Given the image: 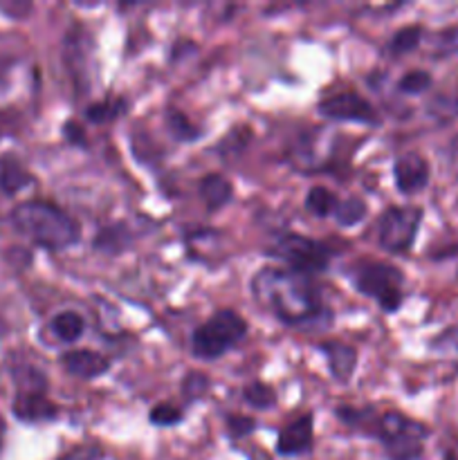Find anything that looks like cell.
Here are the masks:
<instances>
[{
	"label": "cell",
	"mask_w": 458,
	"mask_h": 460,
	"mask_svg": "<svg viewBox=\"0 0 458 460\" xmlns=\"http://www.w3.org/2000/svg\"><path fill=\"white\" fill-rule=\"evenodd\" d=\"M250 288L260 308L287 328H319L330 319L321 290L310 274L290 268H260L251 277Z\"/></svg>",
	"instance_id": "obj_1"
},
{
	"label": "cell",
	"mask_w": 458,
	"mask_h": 460,
	"mask_svg": "<svg viewBox=\"0 0 458 460\" xmlns=\"http://www.w3.org/2000/svg\"><path fill=\"white\" fill-rule=\"evenodd\" d=\"M12 223L22 236L49 252L67 250L81 238L79 223L67 211L48 200L21 202L12 211Z\"/></svg>",
	"instance_id": "obj_2"
},
{
	"label": "cell",
	"mask_w": 458,
	"mask_h": 460,
	"mask_svg": "<svg viewBox=\"0 0 458 460\" xmlns=\"http://www.w3.org/2000/svg\"><path fill=\"white\" fill-rule=\"evenodd\" d=\"M368 436L380 440L389 460H418L425 452L429 427L400 411H386L377 413Z\"/></svg>",
	"instance_id": "obj_3"
},
{
	"label": "cell",
	"mask_w": 458,
	"mask_h": 460,
	"mask_svg": "<svg viewBox=\"0 0 458 460\" xmlns=\"http://www.w3.org/2000/svg\"><path fill=\"white\" fill-rule=\"evenodd\" d=\"M247 335V322L233 310H218L191 335V353L198 359H218Z\"/></svg>",
	"instance_id": "obj_4"
},
{
	"label": "cell",
	"mask_w": 458,
	"mask_h": 460,
	"mask_svg": "<svg viewBox=\"0 0 458 460\" xmlns=\"http://www.w3.org/2000/svg\"><path fill=\"white\" fill-rule=\"evenodd\" d=\"M355 290L377 301L384 313H398L404 299V277L398 268L382 261H362L353 268Z\"/></svg>",
	"instance_id": "obj_5"
},
{
	"label": "cell",
	"mask_w": 458,
	"mask_h": 460,
	"mask_svg": "<svg viewBox=\"0 0 458 460\" xmlns=\"http://www.w3.org/2000/svg\"><path fill=\"white\" fill-rule=\"evenodd\" d=\"M268 254L286 261L290 270L313 277V274L323 272L328 268L332 252L314 238L301 236V234H281L269 247Z\"/></svg>",
	"instance_id": "obj_6"
},
{
	"label": "cell",
	"mask_w": 458,
	"mask_h": 460,
	"mask_svg": "<svg viewBox=\"0 0 458 460\" xmlns=\"http://www.w3.org/2000/svg\"><path fill=\"white\" fill-rule=\"evenodd\" d=\"M422 223L420 207H389L377 220L380 245L391 254H404L416 243L418 227Z\"/></svg>",
	"instance_id": "obj_7"
},
{
	"label": "cell",
	"mask_w": 458,
	"mask_h": 460,
	"mask_svg": "<svg viewBox=\"0 0 458 460\" xmlns=\"http://www.w3.org/2000/svg\"><path fill=\"white\" fill-rule=\"evenodd\" d=\"M317 111L328 119L337 121H359V124L377 126L380 124V115L373 108L371 102L357 93H335L328 94L319 102Z\"/></svg>",
	"instance_id": "obj_8"
},
{
	"label": "cell",
	"mask_w": 458,
	"mask_h": 460,
	"mask_svg": "<svg viewBox=\"0 0 458 460\" xmlns=\"http://www.w3.org/2000/svg\"><path fill=\"white\" fill-rule=\"evenodd\" d=\"M393 175L395 187L404 196H413V193L422 191L429 184V162L420 153H404L395 160Z\"/></svg>",
	"instance_id": "obj_9"
},
{
	"label": "cell",
	"mask_w": 458,
	"mask_h": 460,
	"mask_svg": "<svg viewBox=\"0 0 458 460\" xmlns=\"http://www.w3.org/2000/svg\"><path fill=\"white\" fill-rule=\"evenodd\" d=\"M61 367L66 368L70 376L79 377V380H94V377L108 373L110 359H108L106 355L97 353V350L76 349L61 355Z\"/></svg>",
	"instance_id": "obj_10"
},
{
	"label": "cell",
	"mask_w": 458,
	"mask_h": 460,
	"mask_svg": "<svg viewBox=\"0 0 458 460\" xmlns=\"http://www.w3.org/2000/svg\"><path fill=\"white\" fill-rule=\"evenodd\" d=\"M313 447V416L305 413L281 429L277 438V452L281 456H299Z\"/></svg>",
	"instance_id": "obj_11"
},
{
	"label": "cell",
	"mask_w": 458,
	"mask_h": 460,
	"mask_svg": "<svg viewBox=\"0 0 458 460\" xmlns=\"http://www.w3.org/2000/svg\"><path fill=\"white\" fill-rule=\"evenodd\" d=\"M319 350L326 355L332 380L346 385L353 377L355 368H357V350H355V346L344 344V341H323V344H319Z\"/></svg>",
	"instance_id": "obj_12"
},
{
	"label": "cell",
	"mask_w": 458,
	"mask_h": 460,
	"mask_svg": "<svg viewBox=\"0 0 458 460\" xmlns=\"http://www.w3.org/2000/svg\"><path fill=\"white\" fill-rule=\"evenodd\" d=\"M12 409L22 422H48L58 416V407L45 394H18Z\"/></svg>",
	"instance_id": "obj_13"
},
{
	"label": "cell",
	"mask_w": 458,
	"mask_h": 460,
	"mask_svg": "<svg viewBox=\"0 0 458 460\" xmlns=\"http://www.w3.org/2000/svg\"><path fill=\"white\" fill-rule=\"evenodd\" d=\"M34 182L30 171L22 166V162L13 155L0 157V191L7 196H16L22 189H27Z\"/></svg>",
	"instance_id": "obj_14"
},
{
	"label": "cell",
	"mask_w": 458,
	"mask_h": 460,
	"mask_svg": "<svg viewBox=\"0 0 458 460\" xmlns=\"http://www.w3.org/2000/svg\"><path fill=\"white\" fill-rule=\"evenodd\" d=\"M232 193H233V187H232V182L225 178V175L209 173L202 178L200 196H202V200H205L207 209L216 211V209H220V207H225L229 200H232Z\"/></svg>",
	"instance_id": "obj_15"
},
{
	"label": "cell",
	"mask_w": 458,
	"mask_h": 460,
	"mask_svg": "<svg viewBox=\"0 0 458 460\" xmlns=\"http://www.w3.org/2000/svg\"><path fill=\"white\" fill-rule=\"evenodd\" d=\"M49 328H52V332L58 337V340L70 344V341H76L81 335H84L85 323L79 313H75V310H66V313L54 314L52 322H49Z\"/></svg>",
	"instance_id": "obj_16"
},
{
	"label": "cell",
	"mask_w": 458,
	"mask_h": 460,
	"mask_svg": "<svg viewBox=\"0 0 458 460\" xmlns=\"http://www.w3.org/2000/svg\"><path fill=\"white\" fill-rule=\"evenodd\" d=\"M130 245V232L126 229V225H110V227H103L101 232L94 238V247L106 254H119L126 247Z\"/></svg>",
	"instance_id": "obj_17"
},
{
	"label": "cell",
	"mask_w": 458,
	"mask_h": 460,
	"mask_svg": "<svg viewBox=\"0 0 458 460\" xmlns=\"http://www.w3.org/2000/svg\"><path fill=\"white\" fill-rule=\"evenodd\" d=\"M337 202L339 200H337L330 189L313 187L308 191V196H305V209L317 216V218H326V216L335 214Z\"/></svg>",
	"instance_id": "obj_18"
},
{
	"label": "cell",
	"mask_w": 458,
	"mask_h": 460,
	"mask_svg": "<svg viewBox=\"0 0 458 460\" xmlns=\"http://www.w3.org/2000/svg\"><path fill=\"white\" fill-rule=\"evenodd\" d=\"M335 220L341 227H353V225L362 223L364 216H366V202L362 198H346V200H339L335 207Z\"/></svg>",
	"instance_id": "obj_19"
},
{
	"label": "cell",
	"mask_w": 458,
	"mask_h": 460,
	"mask_svg": "<svg viewBox=\"0 0 458 460\" xmlns=\"http://www.w3.org/2000/svg\"><path fill=\"white\" fill-rule=\"evenodd\" d=\"M166 126H169L171 135H173L178 142H193V139L200 137V128H196V126L189 121V117L184 115L182 111H178V108H171V111L166 112Z\"/></svg>",
	"instance_id": "obj_20"
},
{
	"label": "cell",
	"mask_w": 458,
	"mask_h": 460,
	"mask_svg": "<svg viewBox=\"0 0 458 460\" xmlns=\"http://www.w3.org/2000/svg\"><path fill=\"white\" fill-rule=\"evenodd\" d=\"M420 40H422V27L420 25L402 27V30L395 31L393 39H391L389 52L393 54V57H402V54L413 52V49L420 45Z\"/></svg>",
	"instance_id": "obj_21"
},
{
	"label": "cell",
	"mask_w": 458,
	"mask_h": 460,
	"mask_svg": "<svg viewBox=\"0 0 458 460\" xmlns=\"http://www.w3.org/2000/svg\"><path fill=\"white\" fill-rule=\"evenodd\" d=\"M18 394H45L48 391V380L43 373L34 367H21L13 371Z\"/></svg>",
	"instance_id": "obj_22"
},
{
	"label": "cell",
	"mask_w": 458,
	"mask_h": 460,
	"mask_svg": "<svg viewBox=\"0 0 458 460\" xmlns=\"http://www.w3.org/2000/svg\"><path fill=\"white\" fill-rule=\"evenodd\" d=\"M124 99H106V102H94L85 108V119L92 124H106V121L115 119L126 111Z\"/></svg>",
	"instance_id": "obj_23"
},
{
	"label": "cell",
	"mask_w": 458,
	"mask_h": 460,
	"mask_svg": "<svg viewBox=\"0 0 458 460\" xmlns=\"http://www.w3.org/2000/svg\"><path fill=\"white\" fill-rule=\"evenodd\" d=\"M242 400L250 404L251 409H272L277 404V394L265 382H250L242 389Z\"/></svg>",
	"instance_id": "obj_24"
},
{
	"label": "cell",
	"mask_w": 458,
	"mask_h": 460,
	"mask_svg": "<svg viewBox=\"0 0 458 460\" xmlns=\"http://www.w3.org/2000/svg\"><path fill=\"white\" fill-rule=\"evenodd\" d=\"M431 88V75L425 70H411L398 81V90L402 94H420Z\"/></svg>",
	"instance_id": "obj_25"
},
{
	"label": "cell",
	"mask_w": 458,
	"mask_h": 460,
	"mask_svg": "<svg viewBox=\"0 0 458 460\" xmlns=\"http://www.w3.org/2000/svg\"><path fill=\"white\" fill-rule=\"evenodd\" d=\"M148 420L157 427H173L178 422H182V411H180L175 404L171 402H160L151 409V416Z\"/></svg>",
	"instance_id": "obj_26"
},
{
	"label": "cell",
	"mask_w": 458,
	"mask_h": 460,
	"mask_svg": "<svg viewBox=\"0 0 458 460\" xmlns=\"http://www.w3.org/2000/svg\"><path fill=\"white\" fill-rule=\"evenodd\" d=\"M431 350L438 355H447V358H458V326L447 328L440 332L434 341H431Z\"/></svg>",
	"instance_id": "obj_27"
},
{
	"label": "cell",
	"mask_w": 458,
	"mask_h": 460,
	"mask_svg": "<svg viewBox=\"0 0 458 460\" xmlns=\"http://www.w3.org/2000/svg\"><path fill=\"white\" fill-rule=\"evenodd\" d=\"M207 389H209V380H207V376H202V373H187V377H184L182 382V394L189 402H191V400L202 398Z\"/></svg>",
	"instance_id": "obj_28"
},
{
	"label": "cell",
	"mask_w": 458,
	"mask_h": 460,
	"mask_svg": "<svg viewBox=\"0 0 458 460\" xmlns=\"http://www.w3.org/2000/svg\"><path fill=\"white\" fill-rule=\"evenodd\" d=\"M254 429H256L254 418H247V416L227 418V431L232 438H245V436H250Z\"/></svg>",
	"instance_id": "obj_29"
},
{
	"label": "cell",
	"mask_w": 458,
	"mask_h": 460,
	"mask_svg": "<svg viewBox=\"0 0 458 460\" xmlns=\"http://www.w3.org/2000/svg\"><path fill=\"white\" fill-rule=\"evenodd\" d=\"M103 452L94 445H79V447L70 449L67 454H63L58 460H101Z\"/></svg>",
	"instance_id": "obj_30"
},
{
	"label": "cell",
	"mask_w": 458,
	"mask_h": 460,
	"mask_svg": "<svg viewBox=\"0 0 458 460\" xmlns=\"http://www.w3.org/2000/svg\"><path fill=\"white\" fill-rule=\"evenodd\" d=\"M63 135H66L67 142H70V144H79V146H84V144H85L84 130H81L79 126L75 124V121H67V124L63 126Z\"/></svg>",
	"instance_id": "obj_31"
},
{
	"label": "cell",
	"mask_w": 458,
	"mask_h": 460,
	"mask_svg": "<svg viewBox=\"0 0 458 460\" xmlns=\"http://www.w3.org/2000/svg\"><path fill=\"white\" fill-rule=\"evenodd\" d=\"M30 9H31V4H27V3H21V4L0 3V12L9 13V16H13V18H22L27 12H30Z\"/></svg>",
	"instance_id": "obj_32"
},
{
	"label": "cell",
	"mask_w": 458,
	"mask_h": 460,
	"mask_svg": "<svg viewBox=\"0 0 458 460\" xmlns=\"http://www.w3.org/2000/svg\"><path fill=\"white\" fill-rule=\"evenodd\" d=\"M9 66H12V58H3V57H0V85H3L4 79H7Z\"/></svg>",
	"instance_id": "obj_33"
},
{
	"label": "cell",
	"mask_w": 458,
	"mask_h": 460,
	"mask_svg": "<svg viewBox=\"0 0 458 460\" xmlns=\"http://www.w3.org/2000/svg\"><path fill=\"white\" fill-rule=\"evenodd\" d=\"M3 438H4V422L3 418H0V447H3Z\"/></svg>",
	"instance_id": "obj_34"
}]
</instances>
